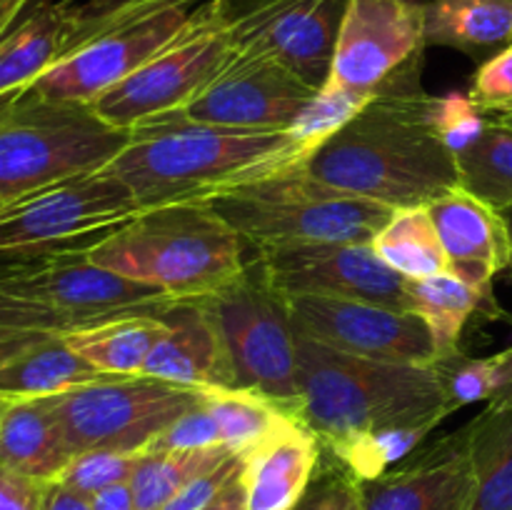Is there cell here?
Segmentation results:
<instances>
[{
	"mask_svg": "<svg viewBox=\"0 0 512 510\" xmlns=\"http://www.w3.org/2000/svg\"><path fill=\"white\" fill-rule=\"evenodd\" d=\"M0 38H3V35H0Z\"/></svg>",
	"mask_w": 512,
	"mask_h": 510,
	"instance_id": "51",
	"label": "cell"
},
{
	"mask_svg": "<svg viewBox=\"0 0 512 510\" xmlns=\"http://www.w3.org/2000/svg\"><path fill=\"white\" fill-rule=\"evenodd\" d=\"M425 0H350L325 88L373 100L375 90L425 53Z\"/></svg>",
	"mask_w": 512,
	"mask_h": 510,
	"instance_id": "13",
	"label": "cell"
},
{
	"mask_svg": "<svg viewBox=\"0 0 512 510\" xmlns=\"http://www.w3.org/2000/svg\"><path fill=\"white\" fill-rule=\"evenodd\" d=\"M210 208L253 250L305 243H373L390 215L388 205L355 198L313 178L305 163L240 185Z\"/></svg>",
	"mask_w": 512,
	"mask_h": 510,
	"instance_id": "6",
	"label": "cell"
},
{
	"mask_svg": "<svg viewBox=\"0 0 512 510\" xmlns=\"http://www.w3.org/2000/svg\"><path fill=\"white\" fill-rule=\"evenodd\" d=\"M290 315L295 333L340 353L410 365H433L438 358L428 325L405 310L363 300L295 295Z\"/></svg>",
	"mask_w": 512,
	"mask_h": 510,
	"instance_id": "16",
	"label": "cell"
},
{
	"mask_svg": "<svg viewBox=\"0 0 512 510\" xmlns=\"http://www.w3.org/2000/svg\"><path fill=\"white\" fill-rule=\"evenodd\" d=\"M10 403H13V400H8V398H3V395H0V423H3V415H5V410L10 408Z\"/></svg>",
	"mask_w": 512,
	"mask_h": 510,
	"instance_id": "49",
	"label": "cell"
},
{
	"mask_svg": "<svg viewBox=\"0 0 512 510\" xmlns=\"http://www.w3.org/2000/svg\"><path fill=\"white\" fill-rule=\"evenodd\" d=\"M425 208L448 255V273L493 303L495 275L512 268V240L503 213L465 188L450 190Z\"/></svg>",
	"mask_w": 512,
	"mask_h": 510,
	"instance_id": "19",
	"label": "cell"
},
{
	"mask_svg": "<svg viewBox=\"0 0 512 510\" xmlns=\"http://www.w3.org/2000/svg\"><path fill=\"white\" fill-rule=\"evenodd\" d=\"M423 55L390 75L355 118L318 145L305 170L355 198L388 208H425L460 188L458 160L428 123Z\"/></svg>",
	"mask_w": 512,
	"mask_h": 510,
	"instance_id": "1",
	"label": "cell"
},
{
	"mask_svg": "<svg viewBox=\"0 0 512 510\" xmlns=\"http://www.w3.org/2000/svg\"><path fill=\"white\" fill-rule=\"evenodd\" d=\"M205 405L218 425L220 445L240 455L250 453L293 418L270 400L238 388H205Z\"/></svg>",
	"mask_w": 512,
	"mask_h": 510,
	"instance_id": "32",
	"label": "cell"
},
{
	"mask_svg": "<svg viewBox=\"0 0 512 510\" xmlns=\"http://www.w3.org/2000/svg\"><path fill=\"white\" fill-rule=\"evenodd\" d=\"M512 43V0H428L425 45L495 55Z\"/></svg>",
	"mask_w": 512,
	"mask_h": 510,
	"instance_id": "25",
	"label": "cell"
},
{
	"mask_svg": "<svg viewBox=\"0 0 512 510\" xmlns=\"http://www.w3.org/2000/svg\"><path fill=\"white\" fill-rule=\"evenodd\" d=\"M438 425V420L383 425V428L365 430V433L325 450L338 460L340 468L348 470L358 483H363V480H373L388 473L390 468L410 458Z\"/></svg>",
	"mask_w": 512,
	"mask_h": 510,
	"instance_id": "31",
	"label": "cell"
},
{
	"mask_svg": "<svg viewBox=\"0 0 512 510\" xmlns=\"http://www.w3.org/2000/svg\"><path fill=\"white\" fill-rule=\"evenodd\" d=\"M143 453H123V450L93 448L75 453L70 463L65 465L63 473L58 475V483L78 490V493L93 498L95 493L113 485L130 483L135 468Z\"/></svg>",
	"mask_w": 512,
	"mask_h": 510,
	"instance_id": "35",
	"label": "cell"
},
{
	"mask_svg": "<svg viewBox=\"0 0 512 510\" xmlns=\"http://www.w3.org/2000/svg\"><path fill=\"white\" fill-rule=\"evenodd\" d=\"M288 298L363 300L410 313L408 280L378 258L370 243H305L255 250Z\"/></svg>",
	"mask_w": 512,
	"mask_h": 510,
	"instance_id": "15",
	"label": "cell"
},
{
	"mask_svg": "<svg viewBox=\"0 0 512 510\" xmlns=\"http://www.w3.org/2000/svg\"><path fill=\"white\" fill-rule=\"evenodd\" d=\"M5 203V200H0V205H3Z\"/></svg>",
	"mask_w": 512,
	"mask_h": 510,
	"instance_id": "50",
	"label": "cell"
},
{
	"mask_svg": "<svg viewBox=\"0 0 512 510\" xmlns=\"http://www.w3.org/2000/svg\"><path fill=\"white\" fill-rule=\"evenodd\" d=\"M298 420L325 448L365 430L448 418L430 365L388 363L325 348L298 335Z\"/></svg>",
	"mask_w": 512,
	"mask_h": 510,
	"instance_id": "3",
	"label": "cell"
},
{
	"mask_svg": "<svg viewBox=\"0 0 512 510\" xmlns=\"http://www.w3.org/2000/svg\"><path fill=\"white\" fill-rule=\"evenodd\" d=\"M243 468H245V455L233 453L225 463H220L218 468L208 470V473L200 475V478L190 480L180 493H175L173 498L158 510H203L205 505L220 493V490L228 488V485L243 473Z\"/></svg>",
	"mask_w": 512,
	"mask_h": 510,
	"instance_id": "38",
	"label": "cell"
},
{
	"mask_svg": "<svg viewBox=\"0 0 512 510\" xmlns=\"http://www.w3.org/2000/svg\"><path fill=\"white\" fill-rule=\"evenodd\" d=\"M238 390L260 395L298 418V333L290 298L253 250L243 273L208 295Z\"/></svg>",
	"mask_w": 512,
	"mask_h": 510,
	"instance_id": "8",
	"label": "cell"
},
{
	"mask_svg": "<svg viewBox=\"0 0 512 510\" xmlns=\"http://www.w3.org/2000/svg\"><path fill=\"white\" fill-rule=\"evenodd\" d=\"M323 458L318 435L290 418L270 438L245 453L248 510H295L313 485Z\"/></svg>",
	"mask_w": 512,
	"mask_h": 510,
	"instance_id": "21",
	"label": "cell"
},
{
	"mask_svg": "<svg viewBox=\"0 0 512 510\" xmlns=\"http://www.w3.org/2000/svg\"><path fill=\"white\" fill-rule=\"evenodd\" d=\"M318 90L260 53L233 48L215 78L180 113L193 123L290 130Z\"/></svg>",
	"mask_w": 512,
	"mask_h": 510,
	"instance_id": "14",
	"label": "cell"
},
{
	"mask_svg": "<svg viewBox=\"0 0 512 510\" xmlns=\"http://www.w3.org/2000/svg\"><path fill=\"white\" fill-rule=\"evenodd\" d=\"M105 378L70 348L65 335H53L0 365V395L8 400L48 398Z\"/></svg>",
	"mask_w": 512,
	"mask_h": 510,
	"instance_id": "26",
	"label": "cell"
},
{
	"mask_svg": "<svg viewBox=\"0 0 512 510\" xmlns=\"http://www.w3.org/2000/svg\"><path fill=\"white\" fill-rule=\"evenodd\" d=\"M203 510H248V493H245L243 473H240L228 488L220 490Z\"/></svg>",
	"mask_w": 512,
	"mask_h": 510,
	"instance_id": "45",
	"label": "cell"
},
{
	"mask_svg": "<svg viewBox=\"0 0 512 510\" xmlns=\"http://www.w3.org/2000/svg\"><path fill=\"white\" fill-rule=\"evenodd\" d=\"M350 0H218L230 43L275 60L310 88L328 83Z\"/></svg>",
	"mask_w": 512,
	"mask_h": 510,
	"instance_id": "12",
	"label": "cell"
},
{
	"mask_svg": "<svg viewBox=\"0 0 512 510\" xmlns=\"http://www.w3.org/2000/svg\"><path fill=\"white\" fill-rule=\"evenodd\" d=\"M90 500H93V510H135V498L130 483H120L113 485V488L100 490Z\"/></svg>",
	"mask_w": 512,
	"mask_h": 510,
	"instance_id": "44",
	"label": "cell"
},
{
	"mask_svg": "<svg viewBox=\"0 0 512 510\" xmlns=\"http://www.w3.org/2000/svg\"><path fill=\"white\" fill-rule=\"evenodd\" d=\"M53 338L48 333H10V330H0V365L10 363L13 358H18L20 353H25L28 348L38 345L40 340Z\"/></svg>",
	"mask_w": 512,
	"mask_h": 510,
	"instance_id": "43",
	"label": "cell"
},
{
	"mask_svg": "<svg viewBox=\"0 0 512 510\" xmlns=\"http://www.w3.org/2000/svg\"><path fill=\"white\" fill-rule=\"evenodd\" d=\"M460 173V188L470 190L493 205L505 210L512 205V128H505L490 118L483 135L470 148L455 155Z\"/></svg>",
	"mask_w": 512,
	"mask_h": 510,
	"instance_id": "33",
	"label": "cell"
},
{
	"mask_svg": "<svg viewBox=\"0 0 512 510\" xmlns=\"http://www.w3.org/2000/svg\"><path fill=\"white\" fill-rule=\"evenodd\" d=\"M48 483L0 465V510H40Z\"/></svg>",
	"mask_w": 512,
	"mask_h": 510,
	"instance_id": "40",
	"label": "cell"
},
{
	"mask_svg": "<svg viewBox=\"0 0 512 510\" xmlns=\"http://www.w3.org/2000/svg\"><path fill=\"white\" fill-rule=\"evenodd\" d=\"M370 245L378 258L405 280L448 273V255L428 208L395 210Z\"/></svg>",
	"mask_w": 512,
	"mask_h": 510,
	"instance_id": "28",
	"label": "cell"
},
{
	"mask_svg": "<svg viewBox=\"0 0 512 510\" xmlns=\"http://www.w3.org/2000/svg\"><path fill=\"white\" fill-rule=\"evenodd\" d=\"M233 455V450L215 445V448L195 450H160V453H143L140 463L130 478L135 510H158L185 488L190 480L200 478L208 470Z\"/></svg>",
	"mask_w": 512,
	"mask_h": 510,
	"instance_id": "30",
	"label": "cell"
},
{
	"mask_svg": "<svg viewBox=\"0 0 512 510\" xmlns=\"http://www.w3.org/2000/svg\"><path fill=\"white\" fill-rule=\"evenodd\" d=\"M468 430L473 490L465 510H512V408H485Z\"/></svg>",
	"mask_w": 512,
	"mask_h": 510,
	"instance_id": "27",
	"label": "cell"
},
{
	"mask_svg": "<svg viewBox=\"0 0 512 510\" xmlns=\"http://www.w3.org/2000/svg\"><path fill=\"white\" fill-rule=\"evenodd\" d=\"M198 8L200 0H90L78 43L30 88L50 100L93 103L168 45Z\"/></svg>",
	"mask_w": 512,
	"mask_h": 510,
	"instance_id": "7",
	"label": "cell"
},
{
	"mask_svg": "<svg viewBox=\"0 0 512 510\" xmlns=\"http://www.w3.org/2000/svg\"><path fill=\"white\" fill-rule=\"evenodd\" d=\"M473 490L468 425L360 483L363 510H465Z\"/></svg>",
	"mask_w": 512,
	"mask_h": 510,
	"instance_id": "18",
	"label": "cell"
},
{
	"mask_svg": "<svg viewBox=\"0 0 512 510\" xmlns=\"http://www.w3.org/2000/svg\"><path fill=\"white\" fill-rule=\"evenodd\" d=\"M165 333L155 313H125L65 335L70 348L108 378L143 375L150 353Z\"/></svg>",
	"mask_w": 512,
	"mask_h": 510,
	"instance_id": "24",
	"label": "cell"
},
{
	"mask_svg": "<svg viewBox=\"0 0 512 510\" xmlns=\"http://www.w3.org/2000/svg\"><path fill=\"white\" fill-rule=\"evenodd\" d=\"M498 358V380L488 408H512V348L495 355Z\"/></svg>",
	"mask_w": 512,
	"mask_h": 510,
	"instance_id": "42",
	"label": "cell"
},
{
	"mask_svg": "<svg viewBox=\"0 0 512 510\" xmlns=\"http://www.w3.org/2000/svg\"><path fill=\"white\" fill-rule=\"evenodd\" d=\"M488 120V113H483L468 93L430 95L428 100L430 128L453 155L470 148L483 135Z\"/></svg>",
	"mask_w": 512,
	"mask_h": 510,
	"instance_id": "36",
	"label": "cell"
},
{
	"mask_svg": "<svg viewBox=\"0 0 512 510\" xmlns=\"http://www.w3.org/2000/svg\"><path fill=\"white\" fill-rule=\"evenodd\" d=\"M140 208L108 168L65 178L0 205V250H33L98 240Z\"/></svg>",
	"mask_w": 512,
	"mask_h": 510,
	"instance_id": "11",
	"label": "cell"
},
{
	"mask_svg": "<svg viewBox=\"0 0 512 510\" xmlns=\"http://www.w3.org/2000/svg\"><path fill=\"white\" fill-rule=\"evenodd\" d=\"M493 120H498L500 125H505V128H512V110L510 113H503V115H490Z\"/></svg>",
	"mask_w": 512,
	"mask_h": 510,
	"instance_id": "47",
	"label": "cell"
},
{
	"mask_svg": "<svg viewBox=\"0 0 512 510\" xmlns=\"http://www.w3.org/2000/svg\"><path fill=\"white\" fill-rule=\"evenodd\" d=\"M470 98L483 113L503 115L512 110V43L490 55L473 75Z\"/></svg>",
	"mask_w": 512,
	"mask_h": 510,
	"instance_id": "37",
	"label": "cell"
},
{
	"mask_svg": "<svg viewBox=\"0 0 512 510\" xmlns=\"http://www.w3.org/2000/svg\"><path fill=\"white\" fill-rule=\"evenodd\" d=\"M35 0H0V35L8 33Z\"/></svg>",
	"mask_w": 512,
	"mask_h": 510,
	"instance_id": "46",
	"label": "cell"
},
{
	"mask_svg": "<svg viewBox=\"0 0 512 510\" xmlns=\"http://www.w3.org/2000/svg\"><path fill=\"white\" fill-rule=\"evenodd\" d=\"M88 250H68L35 268L0 278V290L70 315L83 325L125 313H158V308L173 300L158 288L100 268L88 258Z\"/></svg>",
	"mask_w": 512,
	"mask_h": 510,
	"instance_id": "17",
	"label": "cell"
},
{
	"mask_svg": "<svg viewBox=\"0 0 512 510\" xmlns=\"http://www.w3.org/2000/svg\"><path fill=\"white\" fill-rule=\"evenodd\" d=\"M500 213H503V218H505V225H508V230H510V240H512V205H510V208L500 210Z\"/></svg>",
	"mask_w": 512,
	"mask_h": 510,
	"instance_id": "48",
	"label": "cell"
},
{
	"mask_svg": "<svg viewBox=\"0 0 512 510\" xmlns=\"http://www.w3.org/2000/svg\"><path fill=\"white\" fill-rule=\"evenodd\" d=\"M155 315L165 323V333L150 353L143 375L188 388H235L208 298L168 300Z\"/></svg>",
	"mask_w": 512,
	"mask_h": 510,
	"instance_id": "20",
	"label": "cell"
},
{
	"mask_svg": "<svg viewBox=\"0 0 512 510\" xmlns=\"http://www.w3.org/2000/svg\"><path fill=\"white\" fill-rule=\"evenodd\" d=\"M88 3L35 0L23 18L0 38V98L30 88L83 35Z\"/></svg>",
	"mask_w": 512,
	"mask_h": 510,
	"instance_id": "22",
	"label": "cell"
},
{
	"mask_svg": "<svg viewBox=\"0 0 512 510\" xmlns=\"http://www.w3.org/2000/svg\"><path fill=\"white\" fill-rule=\"evenodd\" d=\"M295 510H363L360 503V483L338 465L330 470L315 490H308Z\"/></svg>",
	"mask_w": 512,
	"mask_h": 510,
	"instance_id": "39",
	"label": "cell"
},
{
	"mask_svg": "<svg viewBox=\"0 0 512 510\" xmlns=\"http://www.w3.org/2000/svg\"><path fill=\"white\" fill-rule=\"evenodd\" d=\"M128 143L93 103L50 100L33 88L0 98V200L103 170Z\"/></svg>",
	"mask_w": 512,
	"mask_h": 510,
	"instance_id": "5",
	"label": "cell"
},
{
	"mask_svg": "<svg viewBox=\"0 0 512 510\" xmlns=\"http://www.w3.org/2000/svg\"><path fill=\"white\" fill-rule=\"evenodd\" d=\"M203 393L205 388L128 375L50 398L73 455L93 448L143 453L168 425L195 408Z\"/></svg>",
	"mask_w": 512,
	"mask_h": 510,
	"instance_id": "9",
	"label": "cell"
},
{
	"mask_svg": "<svg viewBox=\"0 0 512 510\" xmlns=\"http://www.w3.org/2000/svg\"><path fill=\"white\" fill-rule=\"evenodd\" d=\"M233 53L218 0L200 3L183 30L133 75L93 100L113 128L130 130L143 120L183 110Z\"/></svg>",
	"mask_w": 512,
	"mask_h": 510,
	"instance_id": "10",
	"label": "cell"
},
{
	"mask_svg": "<svg viewBox=\"0 0 512 510\" xmlns=\"http://www.w3.org/2000/svg\"><path fill=\"white\" fill-rule=\"evenodd\" d=\"M40 510H93V500H90L88 495L78 493V490L53 480V483H48L43 508Z\"/></svg>",
	"mask_w": 512,
	"mask_h": 510,
	"instance_id": "41",
	"label": "cell"
},
{
	"mask_svg": "<svg viewBox=\"0 0 512 510\" xmlns=\"http://www.w3.org/2000/svg\"><path fill=\"white\" fill-rule=\"evenodd\" d=\"M430 368L435 370L443 388L445 413L453 415L455 410L470 403H488L493 398L495 380H498V358H470L463 350L455 348L440 353Z\"/></svg>",
	"mask_w": 512,
	"mask_h": 510,
	"instance_id": "34",
	"label": "cell"
},
{
	"mask_svg": "<svg viewBox=\"0 0 512 510\" xmlns=\"http://www.w3.org/2000/svg\"><path fill=\"white\" fill-rule=\"evenodd\" d=\"M408 298L410 313H415L428 325L430 335L438 345V355L458 348L465 323L475 310H480L483 305H493L478 290L455 278L453 273L408 280Z\"/></svg>",
	"mask_w": 512,
	"mask_h": 510,
	"instance_id": "29",
	"label": "cell"
},
{
	"mask_svg": "<svg viewBox=\"0 0 512 510\" xmlns=\"http://www.w3.org/2000/svg\"><path fill=\"white\" fill-rule=\"evenodd\" d=\"M73 458L53 398L13 400L0 423V465L53 483Z\"/></svg>",
	"mask_w": 512,
	"mask_h": 510,
	"instance_id": "23",
	"label": "cell"
},
{
	"mask_svg": "<svg viewBox=\"0 0 512 510\" xmlns=\"http://www.w3.org/2000/svg\"><path fill=\"white\" fill-rule=\"evenodd\" d=\"M313 150L290 130H243L193 123L180 110L128 130L105 168L123 180L140 210L208 203L228 190L298 168Z\"/></svg>",
	"mask_w": 512,
	"mask_h": 510,
	"instance_id": "2",
	"label": "cell"
},
{
	"mask_svg": "<svg viewBox=\"0 0 512 510\" xmlns=\"http://www.w3.org/2000/svg\"><path fill=\"white\" fill-rule=\"evenodd\" d=\"M253 248L208 203L140 210L105 233L88 258L173 300L208 298L243 273Z\"/></svg>",
	"mask_w": 512,
	"mask_h": 510,
	"instance_id": "4",
	"label": "cell"
}]
</instances>
